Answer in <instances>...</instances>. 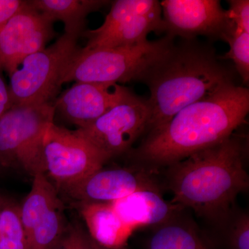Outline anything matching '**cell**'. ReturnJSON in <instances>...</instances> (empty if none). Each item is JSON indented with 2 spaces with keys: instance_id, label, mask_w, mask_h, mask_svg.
Segmentation results:
<instances>
[{
  "instance_id": "6da1fadb",
  "label": "cell",
  "mask_w": 249,
  "mask_h": 249,
  "mask_svg": "<svg viewBox=\"0 0 249 249\" xmlns=\"http://www.w3.org/2000/svg\"><path fill=\"white\" fill-rule=\"evenodd\" d=\"M212 44L180 39L144 73L150 90L152 118L148 133L161 128L187 106L235 85V69Z\"/></svg>"
},
{
  "instance_id": "7a4b0ae2",
  "label": "cell",
  "mask_w": 249,
  "mask_h": 249,
  "mask_svg": "<svg viewBox=\"0 0 249 249\" xmlns=\"http://www.w3.org/2000/svg\"><path fill=\"white\" fill-rule=\"evenodd\" d=\"M249 90L232 85L178 111L134 151L147 163L170 165L224 142L245 122Z\"/></svg>"
},
{
  "instance_id": "3957f363",
  "label": "cell",
  "mask_w": 249,
  "mask_h": 249,
  "mask_svg": "<svg viewBox=\"0 0 249 249\" xmlns=\"http://www.w3.org/2000/svg\"><path fill=\"white\" fill-rule=\"evenodd\" d=\"M247 142L235 133L213 146L170 165L173 203L202 217H224L236 197L249 186L245 168Z\"/></svg>"
},
{
  "instance_id": "277c9868",
  "label": "cell",
  "mask_w": 249,
  "mask_h": 249,
  "mask_svg": "<svg viewBox=\"0 0 249 249\" xmlns=\"http://www.w3.org/2000/svg\"><path fill=\"white\" fill-rule=\"evenodd\" d=\"M175 38L165 35L134 47L87 49L80 47L64 71L61 84H119L141 81L144 73L167 52Z\"/></svg>"
},
{
  "instance_id": "5b68a950",
  "label": "cell",
  "mask_w": 249,
  "mask_h": 249,
  "mask_svg": "<svg viewBox=\"0 0 249 249\" xmlns=\"http://www.w3.org/2000/svg\"><path fill=\"white\" fill-rule=\"evenodd\" d=\"M55 114L53 102L11 106L0 118V166L45 174L42 144Z\"/></svg>"
},
{
  "instance_id": "8992f818",
  "label": "cell",
  "mask_w": 249,
  "mask_h": 249,
  "mask_svg": "<svg viewBox=\"0 0 249 249\" xmlns=\"http://www.w3.org/2000/svg\"><path fill=\"white\" fill-rule=\"evenodd\" d=\"M79 37L64 33L49 47L27 57L10 76L12 106L52 103L64 71L77 51Z\"/></svg>"
},
{
  "instance_id": "52a82bcc",
  "label": "cell",
  "mask_w": 249,
  "mask_h": 249,
  "mask_svg": "<svg viewBox=\"0 0 249 249\" xmlns=\"http://www.w3.org/2000/svg\"><path fill=\"white\" fill-rule=\"evenodd\" d=\"M160 1L116 0L101 27L85 31L87 49L134 47L147 42L152 32H164Z\"/></svg>"
},
{
  "instance_id": "ba28073f",
  "label": "cell",
  "mask_w": 249,
  "mask_h": 249,
  "mask_svg": "<svg viewBox=\"0 0 249 249\" xmlns=\"http://www.w3.org/2000/svg\"><path fill=\"white\" fill-rule=\"evenodd\" d=\"M152 109L148 100L130 89L94 122L76 132L110 160L128 151L148 130Z\"/></svg>"
},
{
  "instance_id": "9c48e42d",
  "label": "cell",
  "mask_w": 249,
  "mask_h": 249,
  "mask_svg": "<svg viewBox=\"0 0 249 249\" xmlns=\"http://www.w3.org/2000/svg\"><path fill=\"white\" fill-rule=\"evenodd\" d=\"M45 174L61 188L101 169L108 158L76 130L49 126L42 144Z\"/></svg>"
},
{
  "instance_id": "30bf717a",
  "label": "cell",
  "mask_w": 249,
  "mask_h": 249,
  "mask_svg": "<svg viewBox=\"0 0 249 249\" xmlns=\"http://www.w3.org/2000/svg\"><path fill=\"white\" fill-rule=\"evenodd\" d=\"M53 24L27 1L0 27V70L10 76L27 57L45 48L53 36Z\"/></svg>"
},
{
  "instance_id": "8fae6325",
  "label": "cell",
  "mask_w": 249,
  "mask_h": 249,
  "mask_svg": "<svg viewBox=\"0 0 249 249\" xmlns=\"http://www.w3.org/2000/svg\"><path fill=\"white\" fill-rule=\"evenodd\" d=\"M165 35L175 38L222 40L230 19L218 0H164L160 2Z\"/></svg>"
},
{
  "instance_id": "7c38bea8",
  "label": "cell",
  "mask_w": 249,
  "mask_h": 249,
  "mask_svg": "<svg viewBox=\"0 0 249 249\" xmlns=\"http://www.w3.org/2000/svg\"><path fill=\"white\" fill-rule=\"evenodd\" d=\"M62 189L78 204L111 203L142 190L159 191L150 174L132 168H102Z\"/></svg>"
},
{
  "instance_id": "4fadbf2b",
  "label": "cell",
  "mask_w": 249,
  "mask_h": 249,
  "mask_svg": "<svg viewBox=\"0 0 249 249\" xmlns=\"http://www.w3.org/2000/svg\"><path fill=\"white\" fill-rule=\"evenodd\" d=\"M127 89L115 83L78 82L55 98L53 104L55 111L78 128H83L115 106Z\"/></svg>"
},
{
  "instance_id": "5bb4252c",
  "label": "cell",
  "mask_w": 249,
  "mask_h": 249,
  "mask_svg": "<svg viewBox=\"0 0 249 249\" xmlns=\"http://www.w3.org/2000/svg\"><path fill=\"white\" fill-rule=\"evenodd\" d=\"M116 212L133 231L138 228L168 222L178 205L167 202L160 191L142 190L111 202Z\"/></svg>"
},
{
  "instance_id": "9a60e30c",
  "label": "cell",
  "mask_w": 249,
  "mask_h": 249,
  "mask_svg": "<svg viewBox=\"0 0 249 249\" xmlns=\"http://www.w3.org/2000/svg\"><path fill=\"white\" fill-rule=\"evenodd\" d=\"M90 237L107 249L124 248L133 231L116 212L111 203L78 204Z\"/></svg>"
},
{
  "instance_id": "2e32d148",
  "label": "cell",
  "mask_w": 249,
  "mask_h": 249,
  "mask_svg": "<svg viewBox=\"0 0 249 249\" xmlns=\"http://www.w3.org/2000/svg\"><path fill=\"white\" fill-rule=\"evenodd\" d=\"M105 0H29L28 4L51 20L60 21L65 34L78 36L84 33L87 17L106 6Z\"/></svg>"
},
{
  "instance_id": "e0dca14e",
  "label": "cell",
  "mask_w": 249,
  "mask_h": 249,
  "mask_svg": "<svg viewBox=\"0 0 249 249\" xmlns=\"http://www.w3.org/2000/svg\"><path fill=\"white\" fill-rule=\"evenodd\" d=\"M61 205L56 190L47 178L46 174L36 175L29 195L22 206H19L21 219L27 239L41 219L52 210L61 207Z\"/></svg>"
},
{
  "instance_id": "ac0fdd59",
  "label": "cell",
  "mask_w": 249,
  "mask_h": 249,
  "mask_svg": "<svg viewBox=\"0 0 249 249\" xmlns=\"http://www.w3.org/2000/svg\"><path fill=\"white\" fill-rule=\"evenodd\" d=\"M149 249H211L189 228L168 224L152 236Z\"/></svg>"
},
{
  "instance_id": "d6986e66",
  "label": "cell",
  "mask_w": 249,
  "mask_h": 249,
  "mask_svg": "<svg viewBox=\"0 0 249 249\" xmlns=\"http://www.w3.org/2000/svg\"><path fill=\"white\" fill-rule=\"evenodd\" d=\"M0 249H27L19 206L9 201L0 211Z\"/></svg>"
},
{
  "instance_id": "ffe728a7",
  "label": "cell",
  "mask_w": 249,
  "mask_h": 249,
  "mask_svg": "<svg viewBox=\"0 0 249 249\" xmlns=\"http://www.w3.org/2000/svg\"><path fill=\"white\" fill-rule=\"evenodd\" d=\"M61 207L52 210L36 224L27 239V249H52L65 231Z\"/></svg>"
},
{
  "instance_id": "44dd1931",
  "label": "cell",
  "mask_w": 249,
  "mask_h": 249,
  "mask_svg": "<svg viewBox=\"0 0 249 249\" xmlns=\"http://www.w3.org/2000/svg\"><path fill=\"white\" fill-rule=\"evenodd\" d=\"M222 40L229 44V52L224 60H231L235 65V71L239 73L243 83L249 82V34L236 27L230 19L227 30L222 36Z\"/></svg>"
},
{
  "instance_id": "7402d4cb",
  "label": "cell",
  "mask_w": 249,
  "mask_h": 249,
  "mask_svg": "<svg viewBox=\"0 0 249 249\" xmlns=\"http://www.w3.org/2000/svg\"><path fill=\"white\" fill-rule=\"evenodd\" d=\"M62 237L67 249H96V242L78 226L65 229Z\"/></svg>"
},
{
  "instance_id": "603a6c76",
  "label": "cell",
  "mask_w": 249,
  "mask_h": 249,
  "mask_svg": "<svg viewBox=\"0 0 249 249\" xmlns=\"http://www.w3.org/2000/svg\"><path fill=\"white\" fill-rule=\"evenodd\" d=\"M229 9L227 10L229 19L242 31L249 34V0H230L228 1Z\"/></svg>"
},
{
  "instance_id": "cb8c5ba5",
  "label": "cell",
  "mask_w": 249,
  "mask_h": 249,
  "mask_svg": "<svg viewBox=\"0 0 249 249\" xmlns=\"http://www.w3.org/2000/svg\"><path fill=\"white\" fill-rule=\"evenodd\" d=\"M232 249H249V217L242 214L236 222L231 234Z\"/></svg>"
},
{
  "instance_id": "d4e9b609",
  "label": "cell",
  "mask_w": 249,
  "mask_h": 249,
  "mask_svg": "<svg viewBox=\"0 0 249 249\" xmlns=\"http://www.w3.org/2000/svg\"><path fill=\"white\" fill-rule=\"evenodd\" d=\"M27 1L0 0V27L24 7Z\"/></svg>"
},
{
  "instance_id": "484cf974",
  "label": "cell",
  "mask_w": 249,
  "mask_h": 249,
  "mask_svg": "<svg viewBox=\"0 0 249 249\" xmlns=\"http://www.w3.org/2000/svg\"><path fill=\"white\" fill-rule=\"evenodd\" d=\"M12 106L9 90V86L2 75V71L0 70V118L5 112Z\"/></svg>"
},
{
  "instance_id": "4316f807",
  "label": "cell",
  "mask_w": 249,
  "mask_h": 249,
  "mask_svg": "<svg viewBox=\"0 0 249 249\" xmlns=\"http://www.w3.org/2000/svg\"><path fill=\"white\" fill-rule=\"evenodd\" d=\"M57 242V243L52 247V249H67L66 246L64 243V241L62 240V237Z\"/></svg>"
},
{
  "instance_id": "83f0119b",
  "label": "cell",
  "mask_w": 249,
  "mask_h": 249,
  "mask_svg": "<svg viewBox=\"0 0 249 249\" xmlns=\"http://www.w3.org/2000/svg\"><path fill=\"white\" fill-rule=\"evenodd\" d=\"M7 202L8 200L6 198L3 197L2 196H0V211H1V209L4 207V205Z\"/></svg>"
},
{
  "instance_id": "f1b7e54d",
  "label": "cell",
  "mask_w": 249,
  "mask_h": 249,
  "mask_svg": "<svg viewBox=\"0 0 249 249\" xmlns=\"http://www.w3.org/2000/svg\"><path fill=\"white\" fill-rule=\"evenodd\" d=\"M96 249H107L105 248V247H102V246L98 245V243H96Z\"/></svg>"
}]
</instances>
